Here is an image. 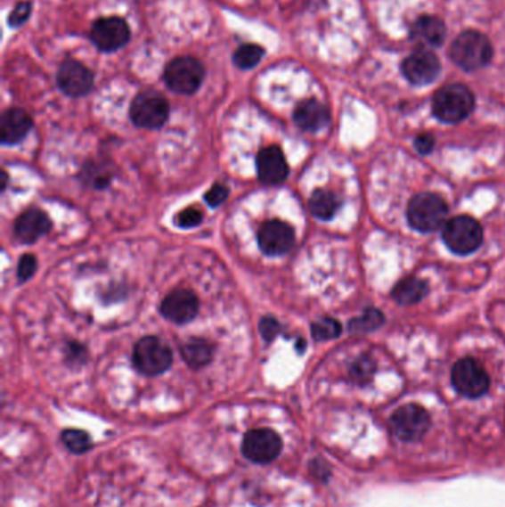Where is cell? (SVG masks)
Returning <instances> with one entry per match:
<instances>
[{"instance_id": "6da1fadb", "label": "cell", "mask_w": 505, "mask_h": 507, "mask_svg": "<svg viewBox=\"0 0 505 507\" xmlns=\"http://www.w3.org/2000/svg\"><path fill=\"white\" fill-rule=\"evenodd\" d=\"M475 95L461 84L446 85L433 98V113L440 122L458 124L471 115Z\"/></svg>"}, {"instance_id": "e575fe53", "label": "cell", "mask_w": 505, "mask_h": 507, "mask_svg": "<svg viewBox=\"0 0 505 507\" xmlns=\"http://www.w3.org/2000/svg\"><path fill=\"white\" fill-rule=\"evenodd\" d=\"M413 146L417 149L421 155H428L435 149V138L428 135V134H422V135H418L415 138V143Z\"/></svg>"}, {"instance_id": "836d02e7", "label": "cell", "mask_w": 505, "mask_h": 507, "mask_svg": "<svg viewBox=\"0 0 505 507\" xmlns=\"http://www.w3.org/2000/svg\"><path fill=\"white\" fill-rule=\"evenodd\" d=\"M310 470L319 481H328V478L330 477V469L328 463H325V460H313L312 464H310Z\"/></svg>"}, {"instance_id": "7a4b0ae2", "label": "cell", "mask_w": 505, "mask_h": 507, "mask_svg": "<svg viewBox=\"0 0 505 507\" xmlns=\"http://www.w3.org/2000/svg\"><path fill=\"white\" fill-rule=\"evenodd\" d=\"M493 45L488 37L476 30L462 31L451 46V57L467 71L479 70L493 60Z\"/></svg>"}, {"instance_id": "3957f363", "label": "cell", "mask_w": 505, "mask_h": 507, "mask_svg": "<svg viewBox=\"0 0 505 507\" xmlns=\"http://www.w3.org/2000/svg\"><path fill=\"white\" fill-rule=\"evenodd\" d=\"M448 205L439 194L419 193L408 205V221L413 229L430 233L444 225Z\"/></svg>"}, {"instance_id": "e0dca14e", "label": "cell", "mask_w": 505, "mask_h": 507, "mask_svg": "<svg viewBox=\"0 0 505 507\" xmlns=\"http://www.w3.org/2000/svg\"><path fill=\"white\" fill-rule=\"evenodd\" d=\"M53 227L49 217L40 209L31 208L18 217L13 225L17 238L24 243H33L48 233Z\"/></svg>"}, {"instance_id": "ac0fdd59", "label": "cell", "mask_w": 505, "mask_h": 507, "mask_svg": "<svg viewBox=\"0 0 505 507\" xmlns=\"http://www.w3.org/2000/svg\"><path fill=\"white\" fill-rule=\"evenodd\" d=\"M295 124L307 133H317L330 124L328 107L317 100H307L298 104L294 111Z\"/></svg>"}, {"instance_id": "9a60e30c", "label": "cell", "mask_w": 505, "mask_h": 507, "mask_svg": "<svg viewBox=\"0 0 505 507\" xmlns=\"http://www.w3.org/2000/svg\"><path fill=\"white\" fill-rule=\"evenodd\" d=\"M257 172L261 183L268 185H277L289 176V167L281 147H264L257 155Z\"/></svg>"}, {"instance_id": "5b68a950", "label": "cell", "mask_w": 505, "mask_h": 507, "mask_svg": "<svg viewBox=\"0 0 505 507\" xmlns=\"http://www.w3.org/2000/svg\"><path fill=\"white\" fill-rule=\"evenodd\" d=\"M444 241L451 251L460 256H467L482 245L484 230L471 217H455L444 223Z\"/></svg>"}, {"instance_id": "ffe728a7", "label": "cell", "mask_w": 505, "mask_h": 507, "mask_svg": "<svg viewBox=\"0 0 505 507\" xmlns=\"http://www.w3.org/2000/svg\"><path fill=\"white\" fill-rule=\"evenodd\" d=\"M444 36H446L444 22L440 18L431 15L418 18L411 29V37L413 40H417L418 44L428 45L435 48L444 44Z\"/></svg>"}, {"instance_id": "8fae6325", "label": "cell", "mask_w": 505, "mask_h": 507, "mask_svg": "<svg viewBox=\"0 0 505 507\" xmlns=\"http://www.w3.org/2000/svg\"><path fill=\"white\" fill-rule=\"evenodd\" d=\"M131 39L126 21L119 17L100 18L91 29V40L100 51L113 53L124 48Z\"/></svg>"}, {"instance_id": "4dcf8cb0", "label": "cell", "mask_w": 505, "mask_h": 507, "mask_svg": "<svg viewBox=\"0 0 505 507\" xmlns=\"http://www.w3.org/2000/svg\"><path fill=\"white\" fill-rule=\"evenodd\" d=\"M31 12L30 2H21L13 8L12 12L9 15L8 22L11 27H20L29 20Z\"/></svg>"}, {"instance_id": "52a82bcc", "label": "cell", "mask_w": 505, "mask_h": 507, "mask_svg": "<svg viewBox=\"0 0 505 507\" xmlns=\"http://www.w3.org/2000/svg\"><path fill=\"white\" fill-rule=\"evenodd\" d=\"M431 426V417L426 408L417 404L400 406L393 413L390 428L400 441H419Z\"/></svg>"}, {"instance_id": "d6986e66", "label": "cell", "mask_w": 505, "mask_h": 507, "mask_svg": "<svg viewBox=\"0 0 505 507\" xmlns=\"http://www.w3.org/2000/svg\"><path fill=\"white\" fill-rule=\"evenodd\" d=\"M31 118L21 109H9L2 115L0 122V138L4 144H17L26 138L31 129Z\"/></svg>"}, {"instance_id": "83f0119b", "label": "cell", "mask_w": 505, "mask_h": 507, "mask_svg": "<svg viewBox=\"0 0 505 507\" xmlns=\"http://www.w3.org/2000/svg\"><path fill=\"white\" fill-rule=\"evenodd\" d=\"M375 372V362L370 356H361L352 365L350 375L359 384H365L372 379Z\"/></svg>"}, {"instance_id": "4fadbf2b", "label": "cell", "mask_w": 505, "mask_h": 507, "mask_svg": "<svg viewBox=\"0 0 505 507\" xmlns=\"http://www.w3.org/2000/svg\"><path fill=\"white\" fill-rule=\"evenodd\" d=\"M57 82L69 97H84L94 88V75L82 62L66 60L58 69Z\"/></svg>"}, {"instance_id": "d4e9b609", "label": "cell", "mask_w": 505, "mask_h": 507, "mask_svg": "<svg viewBox=\"0 0 505 507\" xmlns=\"http://www.w3.org/2000/svg\"><path fill=\"white\" fill-rule=\"evenodd\" d=\"M264 49L258 45L247 44L242 45L240 48L236 49L233 55V61L239 69L242 70H251L255 66H258V62L263 60Z\"/></svg>"}, {"instance_id": "8992f818", "label": "cell", "mask_w": 505, "mask_h": 507, "mask_svg": "<svg viewBox=\"0 0 505 507\" xmlns=\"http://www.w3.org/2000/svg\"><path fill=\"white\" fill-rule=\"evenodd\" d=\"M163 78L174 93L190 95L200 88L205 79V67L198 58L178 57L167 64Z\"/></svg>"}, {"instance_id": "484cf974", "label": "cell", "mask_w": 505, "mask_h": 507, "mask_svg": "<svg viewBox=\"0 0 505 507\" xmlns=\"http://www.w3.org/2000/svg\"><path fill=\"white\" fill-rule=\"evenodd\" d=\"M343 327L334 318H322L312 325V336L316 341L334 339L341 334Z\"/></svg>"}, {"instance_id": "30bf717a", "label": "cell", "mask_w": 505, "mask_h": 507, "mask_svg": "<svg viewBox=\"0 0 505 507\" xmlns=\"http://www.w3.org/2000/svg\"><path fill=\"white\" fill-rule=\"evenodd\" d=\"M281 437L272 429H252L243 437V455L255 464L272 463L281 454Z\"/></svg>"}, {"instance_id": "7c38bea8", "label": "cell", "mask_w": 505, "mask_h": 507, "mask_svg": "<svg viewBox=\"0 0 505 507\" xmlns=\"http://www.w3.org/2000/svg\"><path fill=\"white\" fill-rule=\"evenodd\" d=\"M295 243L294 229L283 221L264 223L258 232V245L265 256H285Z\"/></svg>"}, {"instance_id": "1f68e13d", "label": "cell", "mask_w": 505, "mask_h": 507, "mask_svg": "<svg viewBox=\"0 0 505 507\" xmlns=\"http://www.w3.org/2000/svg\"><path fill=\"white\" fill-rule=\"evenodd\" d=\"M259 332H261V336H263L265 341H273V339H276L277 334L281 332V325L272 316H264L259 321Z\"/></svg>"}, {"instance_id": "cb8c5ba5", "label": "cell", "mask_w": 505, "mask_h": 507, "mask_svg": "<svg viewBox=\"0 0 505 507\" xmlns=\"http://www.w3.org/2000/svg\"><path fill=\"white\" fill-rule=\"evenodd\" d=\"M61 442L71 454L80 455L88 453L94 446L93 439L88 433L80 429H67L61 433Z\"/></svg>"}, {"instance_id": "f546056e", "label": "cell", "mask_w": 505, "mask_h": 507, "mask_svg": "<svg viewBox=\"0 0 505 507\" xmlns=\"http://www.w3.org/2000/svg\"><path fill=\"white\" fill-rule=\"evenodd\" d=\"M36 269H37V260H36L35 256L31 254H26V256L21 257V260L18 263V279L24 282V281H29V279L35 274Z\"/></svg>"}, {"instance_id": "44dd1931", "label": "cell", "mask_w": 505, "mask_h": 507, "mask_svg": "<svg viewBox=\"0 0 505 507\" xmlns=\"http://www.w3.org/2000/svg\"><path fill=\"white\" fill-rule=\"evenodd\" d=\"M428 294V285L421 279L406 278L400 281L393 290L395 303L403 306L417 305Z\"/></svg>"}, {"instance_id": "f1b7e54d", "label": "cell", "mask_w": 505, "mask_h": 507, "mask_svg": "<svg viewBox=\"0 0 505 507\" xmlns=\"http://www.w3.org/2000/svg\"><path fill=\"white\" fill-rule=\"evenodd\" d=\"M203 220L202 212L199 211L198 208H185L184 211H181L176 217V223L183 229H191L196 225H200Z\"/></svg>"}, {"instance_id": "4316f807", "label": "cell", "mask_w": 505, "mask_h": 507, "mask_svg": "<svg viewBox=\"0 0 505 507\" xmlns=\"http://www.w3.org/2000/svg\"><path fill=\"white\" fill-rule=\"evenodd\" d=\"M384 323V315L379 309H366L361 318L353 319L350 323V330L353 332H371L381 327Z\"/></svg>"}, {"instance_id": "277c9868", "label": "cell", "mask_w": 505, "mask_h": 507, "mask_svg": "<svg viewBox=\"0 0 505 507\" xmlns=\"http://www.w3.org/2000/svg\"><path fill=\"white\" fill-rule=\"evenodd\" d=\"M134 365L141 374L160 375L171 368L174 355L163 339L147 336L141 339L134 348Z\"/></svg>"}, {"instance_id": "5bb4252c", "label": "cell", "mask_w": 505, "mask_h": 507, "mask_svg": "<svg viewBox=\"0 0 505 507\" xmlns=\"http://www.w3.org/2000/svg\"><path fill=\"white\" fill-rule=\"evenodd\" d=\"M440 69L442 67H440L439 58L430 51H424V49L411 53L409 57L404 58L403 64H402L404 78L417 86L431 84L433 80L437 79Z\"/></svg>"}, {"instance_id": "ba28073f", "label": "cell", "mask_w": 505, "mask_h": 507, "mask_svg": "<svg viewBox=\"0 0 505 507\" xmlns=\"http://www.w3.org/2000/svg\"><path fill=\"white\" fill-rule=\"evenodd\" d=\"M132 122L144 129L162 128L169 118V104L160 94L147 91L136 95L129 109Z\"/></svg>"}, {"instance_id": "2e32d148", "label": "cell", "mask_w": 505, "mask_h": 507, "mask_svg": "<svg viewBox=\"0 0 505 507\" xmlns=\"http://www.w3.org/2000/svg\"><path fill=\"white\" fill-rule=\"evenodd\" d=\"M199 314V298L190 290H175L165 297L162 303V315L171 323H183L193 321Z\"/></svg>"}, {"instance_id": "d6a6232c", "label": "cell", "mask_w": 505, "mask_h": 507, "mask_svg": "<svg viewBox=\"0 0 505 507\" xmlns=\"http://www.w3.org/2000/svg\"><path fill=\"white\" fill-rule=\"evenodd\" d=\"M227 198H229V189L223 184L214 185L205 194V200L212 208L220 207L221 203L224 202Z\"/></svg>"}, {"instance_id": "9c48e42d", "label": "cell", "mask_w": 505, "mask_h": 507, "mask_svg": "<svg viewBox=\"0 0 505 507\" xmlns=\"http://www.w3.org/2000/svg\"><path fill=\"white\" fill-rule=\"evenodd\" d=\"M452 384L462 397L476 399L488 392L491 380L484 365L475 357H462L453 365Z\"/></svg>"}, {"instance_id": "7402d4cb", "label": "cell", "mask_w": 505, "mask_h": 507, "mask_svg": "<svg viewBox=\"0 0 505 507\" xmlns=\"http://www.w3.org/2000/svg\"><path fill=\"white\" fill-rule=\"evenodd\" d=\"M181 355L191 368H202L212 361L214 346L205 339H191L185 341Z\"/></svg>"}, {"instance_id": "603a6c76", "label": "cell", "mask_w": 505, "mask_h": 507, "mask_svg": "<svg viewBox=\"0 0 505 507\" xmlns=\"http://www.w3.org/2000/svg\"><path fill=\"white\" fill-rule=\"evenodd\" d=\"M308 207L313 216L317 217L319 220H330L338 211L339 200L334 193L321 189L310 196Z\"/></svg>"}]
</instances>
